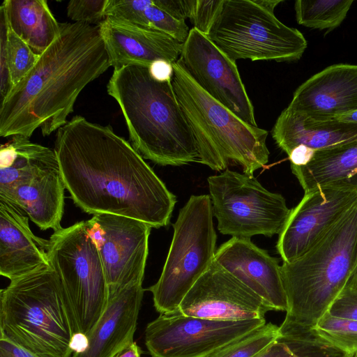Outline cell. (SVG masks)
Returning a JSON list of instances; mask_svg holds the SVG:
<instances>
[{
	"label": "cell",
	"instance_id": "cell-1",
	"mask_svg": "<svg viewBox=\"0 0 357 357\" xmlns=\"http://www.w3.org/2000/svg\"><path fill=\"white\" fill-rule=\"evenodd\" d=\"M54 151L74 203L89 214H114L160 228L176 202L139 153L110 126L75 116L56 132Z\"/></svg>",
	"mask_w": 357,
	"mask_h": 357
},
{
	"label": "cell",
	"instance_id": "cell-2",
	"mask_svg": "<svg viewBox=\"0 0 357 357\" xmlns=\"http://www.w3.org/2000/svg\"><path fill=\"white\" fill-rule=\"evenodd\" d=\"M110 63L98 25L60 23V34L28 75L2 101L0 136L29 138L58 130L73 112L81 91Z\"/></svg>",
	"mask_w": 357,
	"mask_h": 357
},
{
	"label": "cell",
	"instance_id": "cell-3",
	"mask_svg": "<svg viewBox=\"0 0 357 357\" xmlns=\"http://www.w3.org/2000/svg\"><path fill=\"white\" fill-rule=\"evenodd\" d=\"M107 91L119 104L132 146L142 156L163 166L199 162L172 81H155L149 68L128 66L114 70Z\"/></svg>",
	"mask_w": 357,
	"mask_h": 357
},
{
	"label": "cell",
	"instance_id": "cell-4",
	"mask_svg": "<svg viewBox=\"0 0 357 357\" xmlns=\"http://www.w3.org/2000/svg\"><path fill=\"white\" fill-rule=\"evenodd\" d=\"M357 265V203L313 248L280 266L287 300L280 333L314 327Z\"/></svg>",
	"mask_w": 357,
	"mask_h": 357
},
{
	"label": "cell",
	"instance_id": "cell-5",
	"mask_svg": "<svg viewBox=\"0 0 357 357\" xmlns=\"http://www.w3.org/2000/svg\"><path fill=\"white\" fill-rule=\"evenodd\" d=\"M0 335L43 357H70L76 328L50 266L10 280L0 291Z\"/></svg>",
	"mask_w": 357,
	"mask_h": 357
},
{
	"label": "cell",
	"instance_id": "cell-6",
	"mask_svg": "<svg viewBox=\"0 0 357 357\" xmlns=\"http://www.w3.org/2000/svg\"><path fill=\"white\" fill-rule=\"evenodd\" d=\"M173 68L172 86L195 139L199 163L220 171L231 161L253 176L268 161V131L246 123L212 98L178 61Z\"/></svg>",
	"mask_w": 357,
	"mask_h": 357
},
{
	"label": "cell",
	"instance_id": "cell-7",
	"mask_svg": "<svg viewBox=\"0 0 357 357\" xmlns=\"http://www.w3.org/2000/svg\"><path fill=\"white\" fill-rule=\"evenodd\" d=\"M207 38L231 60H299L307 43L257 0H222Z\"/></svg>",
	"mask_w": 357,
	"mask_h": 357
},
{
	"label": "cell",
	"instance_id": "cell-8",
	"mask_svg": "<svg viewBox=\"0 0 357 357\" xmlns=\"http://www.w3.org/2000/svg\"><path fill=\"white\" fill-rule=\"evenodd\" d=\"M209 195H192L173 224L162 271L147 290L160 314L176 312L185 296L215 259L216 232Z\"/></svg>",
	"mask_w": 357,
	"mask_h": 357
},
{
	"label": "cell",
	"instance_id": "cell-9",
	"mask_svg": "<svg viewBox=\"0 0 357 357\" xmlns=\"http://www.w3.org/2000/svg\"><path fill=\"white\" fill-rule=\"evenodd\" d=\"M47 255L71 311L77 335L86 337L105 311L109 289L85 221L54 231L48 240Z\"/></svg>",
	"mask_w": 357,
	"mask_h": 357
},
{
	"label": "cell",
	"instance_id": "cell-10",
	"mask_svg": "<svg viewBox=\"0 0 357 357\" xmlns=\"http://www.w3.org/2000/svg\"><path fill=\"white\" fill-rule=\"evenodd\" d=\"M213 213L219 231L250 238L280 234L291 210L285 199L266 190L254 176L226 169L208 178Z\"/></svg>",
	"mask_w": 357,
	"mask_h": 357
},
{
	"label": "cell",
	"instance_id": "cell-11",
	"mask_svg": "<svg viewBox=\"0 0 357 357\" xmlns=\"http://www.w3.org/2000/svg\"><path fill=\"white\" fill-rule=\"evenodd\" d=\"M266 323L265 318L220 321L160 314L146 327L145 344L152 357H205Z\"/></svg>",
	"mask_w": 357,
	"mask_h": 357
},
{
	"label": "cell",
	"instance_id": "cell-12",
	"mask_svg": "<svg viewBox=\"0 0 357 357\" xmlns=\"http://www.w3.org/2000/svg\"><path fill=\"white\" fill-rule=\"evenodd\" d=\"M85 225L98 250L109 293L143 282L151 226L107 213L93 215Z\"/></svg>",
	"mask_w": 357,
	"mask_h": 357
},
{
	"label": "cell",
	"instance_id": "cell-13",
	"mask_svg": "<svg viewBox=\"0 0 357 357\" xmlns=\"http://www.w3.org/2000/svg\"><path fill=\"white\" fill-rule=\"evenodd\" d=\"M178 63L208 95L246 123L257 126L254 107L236 61L195 28L183 45Z\"/></svg>",
	"mask_w": 357,
	"mask_h": 357
},
{
	"label": "cell",
	"instance_id": "cell-14",
	"mask_svg": "<svg viewBox=\"0 0 357 357\" xmlns=\"http://www.w3.org/2000/svg\"><path fill=\"white\" fill-rule=\"evenodd\" d=\"M357 203V190L320 186L305 192L279 234L277 250L291 262L317 245Z\"/></svg>",
	"mask_w": 357,
	"mask_h": 357
},
{
	"label": "cell",
	"instance_id": "cell-15",
	"mask_svg": "<svg viewBox=\"0 0 357 357\" xmlns=\"http://www.w3.org/2000/svg\"><path fill=\"white\" fill-rule=\"evenodd\" d=\"M274 310L215 259L174 313L220 321L264 319Z\"/></svg>",
	"mask_w": 357,
	"mask_h": 357
},
{
	"label": "cell",
	"instance_id": "cell-16",
	"mask_svg": "<svg viewBox=\"0 0 357 357\" xmlns=\"http://www.w3.org/2000/svg\"><path fill=\"white\" fill-rule=\"evenodd\" d=\"M98 26L114 70L128 66L149 68L158 59L174 63L183 45L163 32L119 17L107 16Z\"/></svg>",
	"mask_w": 357,
	"mask_h": 357
},
{
	"label": "cell",
	"instance_id": "cell-17",
	"mask_svg": "<svg viewBox=\"0 0 357 357\" xmlns=\"http://www.w3.org/2000/svg\"><path fill=\"white\" fill-rule=\"evenodd\" d=\"M288 109L316 121L357 109V65L339 63L314 75L294 91Z\"/></svg>",
	"mask_w": 357,
	"mask_h": 357
},
{
	"label": "cell",
	"instance_id": "cell-18",
	"mask_svg": "<svg viewBox=\"0 0 357 357\" xmlns=\"http://www.w3.org/2000/svg\"><path fill=\"white\" fill-rule=\"evenodd\" d=\"M215 260L274 310L287 311L279 261L250 238L232 237L216 250Z\"/></svg>",
	"mask_w": 357,
	"mask_h": 357
},
{
	"label": "cell",
	"instance_id": "cell-19",
	"mask_svg": "<svg viewBox=\"0 0 357 357\" xmlns=\"http://www.w3.org/2000/svg\"><path fill=\"white\" fill-rule=\"evenodd\" d=\"M66 186L58 158L36 167L8 189L3 199L24 212L41 230L60 229Z\"/></svg>",
	"mask_w": 357,
	"mask_h": 357
},
{
	"label": "cell",
	"instance_id": "cell-20",
	"mask_svg": "<svg viewBox=\"0 0 357 357\" xmlns=\"http://www.w3.org/2000/svg\"><path fill=\"white\" fill-rule=\"evenodd\" d=\"M144 289L142 282L109 293L107 306L84 347L70 357H114L134 342Z\"/></svg>",
	"mask_w": 357,
	"mask_h": 357
},
{
	"label": "cell",
	"instance_id": "cell-21",
	"mask_svg": "<svg viewBox=\"0 0 357 357\" xmlns=\"http://www.w3.org/2000/svg\"><path fill=\"white\" fill-rule=\"evenodd\" d=\"M22 212L0 198V274L10 280L50 265L48 240L33 234Z\"/></svg>",
	"mask_w": 357,
	"mask_h": 357
},
{
	"label": "cell",
	"instance_id": "cell-22",
	"mask_svg": "<svg viewBox=\"0 0 357 357\" xmlns=\"http://www.w3.org/2000/svg\"><path fill=\"white\" fill-rule=\"evenodd\" d=\"M271 133L278 146L288 155L299 145L319 151L356 141L357 124L316 121L287 107L276 120Z\"/></svg>",
	"mask_w": 357,
	"mask_h": 357
},
{
	"label": "cell",
	"instance_id": "cell-23",
	"mask_svg": "<svg viewBox=\"0 0 357 357\" xmlns=\"http://www.w3.org/2000/svg\"><path fill=\"white\" fill-rule=\"evenodd\" d=\"M291 169L304 192L320 186L357 190V140L316 151L307 164Z\"/></svg>",
	"mask_w": 357,
	"mask_h": 357
},
{
	"label": "cell",
	"instance_id": "cell-24",
	"mask_svg": "<svg viewBox=\"0 0 357 357\" xmlns=\"http://www.w3.org/2000/svg\"><path fill=\"white\" fill-rule=\"evenodd\" d=\"M8 26L36 54H42L60 34L45 0H4L1 6Z\"/></svg>",
	"mask_w": 357,
	"mask_h": 357
},
{
	"label": "cell",
	"instance_id": "cell-25",
	"mask_svg": "<svg viewBox=\"0 0 357 357\" xmlns=\"http://www.w3.org/2000/svg\"><path fill=\"white\" fill-rule=\"evenodd\" d=\"M105 15L160 31L182 43L190 32L185 20L174 18L159 8L153 0H107Z\"/></svg>",
	"mask_w": 357,
	"mask_h": 357
},
{
	"label": "cell",
	"instance_id": "cell-26",
	"mask_svg": "<svg viewBox=\"0 0 357 357\" xmlns=\"http://www.w3.org/2000/svg\"><path fill=\"white\" fill-rule=\"evenodd\" d=\"M353 0H298L294 4L298 24L328 31L339 26L345 19Z\"/></svg>",
	"mask_w": 357,
	"mask_h": 357
},
{
	"label": "cell",
	"instance_id": "cell-27",
	"mask_svg": "<svg viewBox=\"0 0 357 357\" xmlns=\"http://www.w3.org/2000/svg\"><path fill=\"white\" fill-rule=\"evenodd\" d=\"M280 337L279 326L272 323L250 331L205 357H254Z\"/></svg>",
	"mask_w": 357,
	"mask_h": 357
},
{
	"label": "cell",
	"instance_id": "cell-28",
	"mask_svg": "<svg viewBox=\"0 0 357 357\" xmlns=\"http://www.w3.org/2000/svg\"><path fill=\"white\" fill-rule=\"evenodd\" d=\"M324 340L350 356L357 354V320L326 312L313 327Z\"/></svg>",
	"mask_w": 357,
	"mask_h": 357
},
{
	"label": "cell",
	"instance_id": "cell-29",
	"mask_svg": "<svg viewBox=\"0 0 357 357\" xmlns=\"http://www.w3.org/2000/svg\"><path fill=\"white\" fill-rule=\"evenodd\" d=\"M6 50L10 91L33 69L40 55L34 53L8 24Z\"/></svg>",
	"mask_w": 357,
	"mask_h": 357
},
{
	"label": "cell",
	"instance_id": "cell-30",
	"mask_svg": "<svg viewBox=\"0 0 357 357\" xmlns=\"http://www.w3.org/2000/svg\"><path fill=\"white\" fill-rule=\"evenodd\" d=\"M107 0H72L67 6V15L75 22L98 25L106 17Z\"/></svg>",
	"mask_w": 357,
	"mask_h": 357
},
{
	"label": "cell",
	"instance_id": "cell-31",
	"mask_svg": "<svg viewBox=\"0 0 357 357\" xmlns=\"http://www.w3.org/2000/svg\"><path fill=\"white\" fill-rule=\"evenodd\" d=\"M222 0H196L190 21L193 28L206 35Z\"/></svg>",
	"mask_w": 357,
	"mask_h": 357
},
{
	"label": "cell",
	"instance_id": "cell-32",
	"mask_svg": "<svg viewBox=\"0 0 357 357\" xmlns=\"http://www.w3.org/2000/svg\"><path fill=\"white\" fill-rule=\"evenodd\" d=\"M328 312L334 317L357 320V290L345 287Z\"/></svg>",
	"mask_w": 357,
	"mask_h": 357
},
{
	"label": "cell",
	"instance_id": "cell-33",
	"mask_svg": "<svg viewBox=\"0 0 357 357\" xmlns=\"http://www.w3.org/2000/svg\"><path fill=\"white\" fill-rule=\"evenodd\" d=\"M0 40H1V101L3 100L9 91V75L7 63V31L8 22L3 8L0 7Z\"/></svg>",
	"mask_w": 357,
	"mask_h": 357
},
{
	"label": "cell",
	"instance_id": "cell-34",
	"mask_svg": "<svg viewBox=\"0 0 357 357\" xmlns=\"http://www.w3.org/2000/svg\"><path fill=\"white\" fill-rule=\"evenodd\" d=\"M161 10L178 20L190 19L196 0H153Z\"/></svg>",
	"mask_w": 357,
	"mask_h": 357
},
{
	"label": "cell",
	"instance_id": "cell-35",
	"mask_svg": "<svg viewBox=\"0 0 357 357\" xmlns=\"http://www.w3.org/2000/svg\"><path fill=\"white\" fill-rule=\"evenodd\" d=\"M151 77L160 82H170L174 75L173 63L164 60L154 61L149 68Z\"/></svg>",
	"mask_w": 357,
	"mask_h": 357
},
{
	"label": "cell",
	"instance_id": "cell-36",
	"mask_svg": "<svg viewBox=\"0 0 357 357\" xmlns=\"http://www.w3.org/2000/svg\"><path fill=\"white\" fill-rule=\"evenodd\" d=\"M0 357H43L0 335Z\"/></svg>",
	"mask_w": 357,
	"mask_h": 357
},
{
	"label": "cell",
	"instance_id": "cell-37",
	"mask_svg": "<svg viewBox=\"0 0 357 357\" xmlns=\"http://www.w3.org/2000/svg\"><path fill=\"white\" fill-rule=\"evenodd\" d=\"M315 150L304 145L294 148L288 154L291 165L303 166L307 164L314 155Z\"/></svg>",
	"mask_w": 357,
	"mask_h": 357
},
{
	"label": "cell",
	"instance_id": "cell-38",
	"mask_svg": "<svg viewBox=\"0 0 357 357\" xmlns=\"http://www.w3.org/2000/svg\"><path fill=\"white\" fill-rule=\"evenodd\" d=\"M254 357H298L282 342L277 340Z\"/></svg>",
	"mask_w": 357,
	"mask_h": 357
},
{
	"label": "cell",
	"instance_id": "cell-39",
	"mask_svg": "<svg viewBox=\"0 0 357 357\" xmlns=\"http://www.w3.org/2000/svg\"><path fill=\"white\" fill-rule=\"evenodd\" d=\"M142 353L141 348L135 342H133L121 350L114 357H141Z\"/></svg>",
	"mask_w": 357,
	"mask_h": 357
},
{
	"label": "cell",
	"instance_id": "cell-40",
	"mask_svg": "<svg viewBox=\"0 0 357 357\" xmlns=\"http://www.w3.org/2000/svg\"><path fill=\"white\" fill-rule=\"evenodd\" d=\"M333 120L357 124V109L353 112L342 114Z\"/></svg>",
	"mask_w": 357,
	"mask_h": 357
},
{
	"label": "cell",
	"instance_id": "cell-41",
	"mask_svg": "<svg viewBox=\"0 0 357 357\" xmlns=\"http://www.w3.org/2000/svg\"><path fill=\"white\" fill-rule=\"evenodd\" d=\"M257 3L268 10L274 13L275 8L282 1L280 0H257Z\"/></svg>",
	"mask_w": 357,
	"mask_h": 357
},
{
	"label": "cell",
	"instance_id": "cell-42",
	"mask_svg": "<svg viewBox=\"0 0 357 357\" xmlns=\"http://www.w3.org/2000/svg\"><path fill=\"white\" fill-rule=\"evenodd\" d=\"M346 287L357 290V265L349 280V282L347 284Z\"/></svg>",
	"mask_w": 357,
	"mask_h": 357
},
{
	"label": "cell",
	"instance_id": "cell-43",
	"mask_svg": "<svg viewBox=\"0 0 357 357\" xmlns=\"http://www.w3.org/2000/svg\"><path fill=\"white\" fill-rule=\"evenodd\" d=\"M352 357H357V354H354Z\"/></svg>",
	"mask_w": 357,
	"mask_h": 357
}]
</instances>
